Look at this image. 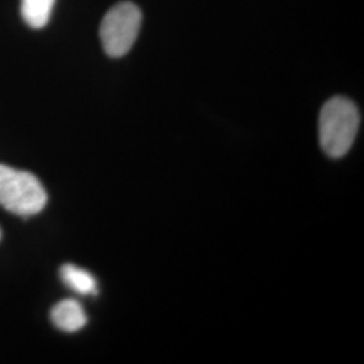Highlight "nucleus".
Masks as SVG:
<instances>
[{
	"instance_id": "f257e3e1",
	"label": "nucleus",
	"mask_w": 364,
	"mask_h": 364,
	"mask_svg": "<svg viewBox=\"0 0 364 364\" xmlns=\"http://www.w3.org/2000/svg\"><path fill=\"white\" fill-rule=\"evenodd\" d=\"M359 124V111L352 100L343 96L328 100L318 119L320 144L326 156H346L356 139Z\"/></svg>"
},
{
	"instance_id": "0eeeda50",
	"label": "nucleus",
	"mask_w": 364,
	"mask_h": 364,
	"mask_svg": "<svg viewBox=\"0 0 364 364\" xmlns=\"http://www.w3.org/2000/svg\"><path fill=\"white\" fill-rule=\"evenodd\" d=\"M0 239H1V230H0Z\"/></svg>"
},
{
	"instance_id": "f03ea898",
	"label": "nucleus",
	"mask_w": 364,
	"mask_h": 364,
	"mask_svg": "<svg viewBox=\"0 0 364 364\" xmlns=\"http://www.w3.org/2000/svg\"><path fill=\"white\" fill-rule=\"evenodd\" d=\"M48 193L38 178L25 170L0 164V205L16 216L30 218L46 207Z\"/></svg>"
},
{
	"instance_id": "7ed1b4c3",
	"label": "nucleus",
	"mask_w": 364,
	"mask_h": 364,
	"mask_svg": "<svg viewBox=\"0 0 364 364\" xmlns=\"http://www.w3.org/2000/svg\"><path fill=\"white\" fill-rule=\"evenodd\" d=\"M142 25V13L131 1H120L105 14L100 25L103 49L109 57H123L130 52Z\"/></svg>"
},
{
	"instance_id": "39448f33",
	"label": "nucleus",
	"mask_w": 364,
	"mask_h": 364,
	"mask_svg": "<svg viewBox=\"0 0 364 364\" xmlns=\"http://www.w3.org/2000/svg\"><path fill=\"white\" fill-rule=\"evenodd\" d=\"M61 281L72 291L81 296H95L97 293V282L90 272L78 267L76 264L66 263L60 269Z\"/></svg>"
},
{
	"instance_id": "20e7f679",
	"label": "nucleus",
	"mask_w": 364,
	"mask_h": 364,
	"mask_svg": "<svg viewBox=\"0 0 364 364\" xmlns=\"http://www.w3.org/2000/svg\"><path fill=\"white\" fill-rule=\"evenodd\" d=\"M50 320L55 328L66 333H75L88 323L87 313L82 305L73 299L60 301L52 308Z\"/></svg>"
},
{
	"instance_id": "423d86ee",
	"label": "nucleus",
	"mask_w": 364,
	"mask_h": 364,
	"mask_svg": "<svg viewBox=\"0 0 364 364\" xmlns=\"http://www.w3.org/2000/svg\"><path fill=\"white\" fill-rule=\"evenodd\" d=\"M55 0H22V16L31 28L46 26Z\"/></svg>"
}]
</instances>
